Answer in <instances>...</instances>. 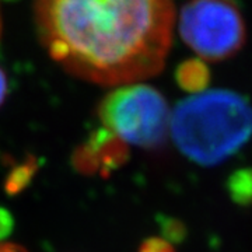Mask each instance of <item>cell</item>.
<instances>
[{
    "label": "cell",
    "mask_w": 252,
    "mask_h": 252,
    "mask_svg": "<svg viewBox=\"0 0 252 252\" xmlns=\"http://www.w3.org/2000/svg\"><path fill=\"white\" fill-rule=\"evenodd\" d=\"M0 36H1V14H0Z\"/></svg>",
    "instance_id": "obj_14"
},
{
    "label": "cell",
    "mask_w": 252,
    "mask_h": 252,
    "mask_svg": "<svg viewBox=\"0 0 252 252\" xmlns=\"http://www.w3.org/2000/svg\"><path fill=\"white\" fill-rule=\"evenodd\" d=\"M227 190L237 205H252V168H241L234 171L227 180Z\"/></svg>",
    "instance_id": "obj_7"
},
{
    "label": "cell",
    "mask_w": 252,
    "mask_h": 252,
    "mask_svg": "<svg viewBox=\"0 0 252 252\" xmlns=\"http://www.w3.org/2000/svg\"><path fill=\"white\" fill-rule=\"evenodd\" d=\"M139 252H175L174 247L170 241L160 238V237H152L142 243Z\"/></svg>",
    "instance_id": "obj_10"
},
{
    "label": "cell",
    "mask_w": 252,
    "mask_h": 252,
    "mask_svg": "<svg viewBox=\"0 0 252 252\" xmlns=\"http://www.w3.org/2000/svg\"><path fill=\"white\" fill-rule=\"evenodd\" d=\"M9 93V81H7V74L1 69L0 66V107L3 105V102L6 101Z\"/></svg>",
    "instance_id": "obj_12"
},
{
    "label": "cell",
    "mask_w": 252,
    "mask_h": 252,
    "mask_svg": "<svg viewBox=\"0 0 252 252\" xmlns=\"http://www.w3.org/2000/svg\"><path fill=\"white\" fill-rule=\"evenodd\" d=\"M175 80L182 90L188 93H200L210 81V72L200 59H188L182 62L175 70Z\"/></svg>",
    "instance_id": "obj_6"
},
{
    "label": "cell",
    "mask_w": 252,
    "mask_h": 252,
    "mask_svg": "<svg viewBox=\"0 0 252 252\" xmlns=\"http://www.w3.org/2000/svg\"><path fill=\"white\" fill-rule=\"evenodd\" d=\"M184 42L210 62L235 55L245 42V23L233 0H189L181 10Z\"/></svg>",
    "instance_id": "obj_4"
},
{
    "label": "cell",
    "mask_w": 252,
    "mask_h": 252,
    "mask_svg": "<svg viewBox=\"0 0 252 252\" xmlns=\"http://www.w3.org/2000/svg\"><path fill=\"white\" fill-rule=\"evenodd\" d=\"M0 252H27L23 247L11 243H0Z\"/></svg>",
    "instance_id": "obj_13"
},
{
    "label": "cell",
    "mask_w": 252,
    "mask_h": 252,
    "mask_svg": "<svg viewBox=\"0 0 252 252\" xmlns=\"http://www.w3.org/2000/svg\"><path fill=\"white\" fill-rule=\"evenodd\" d=\"M129 157L127 144L104 127L94 130L74 152L73 162L84 174H109L125 164Z\"/></svg>",
    "instance_id": "obj_5"
},
{
    "label": "cell",
    "mask_w": 252,
    "mask_h": 252,
    "mask_svg": "<svg viewBox=\"0 0 252 252\" xmlns=\"http://www.w3.org/2000/svg\"><path fill=\"white\" fill-rule=\"evenodd\" d=\"M161 230L164 233V240H170V241H175L180 243L185 238V225L181 223L177 219H171V217H164L161 221Z\"/></svg>",
    "instance_id": "obj_9"
},
{
    "label": "cell",
    "mask_w": 252,
    "mask_h": 252,
    "mask_svg": "<svg viewBox=\"0 0 252 252\" xmlns=\"http://www.w3.org/2000/svg\"><path fill=\"white\" fill-rule=\"evenodd\" d=\"M39 39L67 73L125 86L161 70L170 51L174 0H35Z\"/></svg>",
    "instance_id": "obj_1"
},
{
    "label": "cell",
    "mask_w": 252,
    "mask_h": 252,
    "mask_svg": "<svg viewBox=\"0 0 252 252\" xmlns=\"http://www.w3.org/2000/svg\"><path fill=\"white\" fill-rule=\"evenodd\" d=\"M34 172H35V165L32 162L23 164L17 168H14L13 171L10 172L9 180L6 182V189L11 193L20 192L32 178Z\"/></svg>",
    "instance_id": "obj_8"
},
{
    "label": "cell",
    "mask_w": 252,
    "mask_h": 252,
    "mask_svg": "<svg viewBox=\"0 0 252 252\" xmlns=\"http://www.w3.org/2000/svg\"><path fill=\"white\" fill-rule=\"evenodd\" d=\"M13 225H14V221L9 210L0 206V243L11 233Z\"/></svg>",
    "instance_id": "obj_11"
},
{
    "label": "cell",
    "mask_w": 252,
    "mask_h": 252,
    "mask_svg": "<svg viewBox=\"0 0 252 252\" xmlns=\"http://www.w3.org/2000/svg\"><path fill=\"white\" fill-rule=\"evenodd\" d=\"M97 114L102 127L119 140L144 149L160 147L171 127L168 104L161 93L140 83L109 91Z\"/></svg>",
    "instance_id": "obj_3"
},
{
    "label": "cell",
    "mask_w": 252,
    "mask_h": 252,
    "mask_svg": "<svg viewBox=\"0 0 252 252\" xmlns=\"http://www.w3.org/2000/svg\"><path fill=\"white\" fill-rule=\"evenodd\" d=\"M171 130L175 144L189 160L219 164L252 137V105L234 91H203L177 105Z\"/></svg>",
    "instance_id": "obj_2"
}]
</instances>
